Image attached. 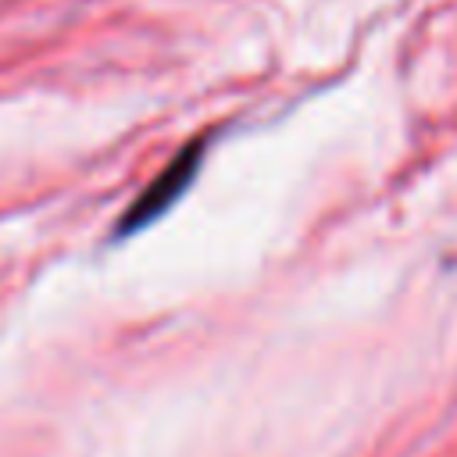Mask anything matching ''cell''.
<instances>
[{
  "instance_id": "obj_1",
  "label": "cell",
  "mask_w": 457,
  "mask_h": 457,
  "mask_svg": "<svg viewBox=\"0 0 457 457\" xmlns=\"http://www.w3.org/2000/svg\"><path fill=\"white\" fill-rule=\"evenodd\" d=\"M200 157H204V139H193L139 196H136V204L125 211V218H121V236H129V232H139L143 225H150L154 218H161L186 189H189V182H193V175H196V168H200Z\"/></svg>"
}]
</instances>
